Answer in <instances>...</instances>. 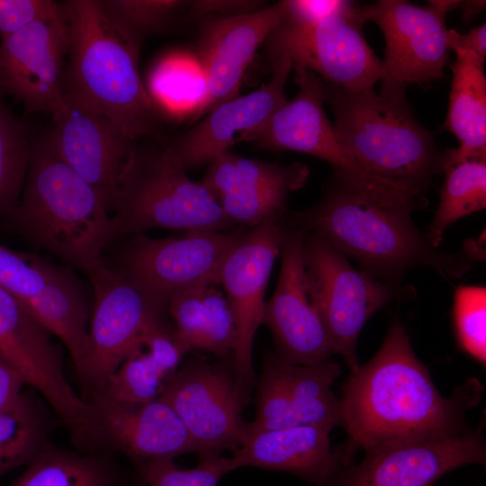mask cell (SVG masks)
<instances>
[{"mask_svg": "<svg viewBox=\"0 0 486 486\" xmlns=\"http://www.w3.org/2000/svg\"><path fill=\"white\" fill-rule=\"evenodd\" d=\"M284 17L293 22L310 24L350 12L356 4L345 0H284Z\"/></svg>", "mask_w": 486, "mask_h": 486, "instance_id": "40", "label": "cell"}, {"mask_svg": "<svg viewBox=\"0 0 486 486\" xmlns=\"http://www.w3.org/2000/svg\"><path fill=\"white\" fill-rule=\"evenodd\" d=\"M45 424L26 398L0 411V476L29 463L45 446Z\"/></svg>", "mask_w": 486, "mask_h": 486, "instance_id": "35", "label": "cell"}, {"mask_svg": "<svg viewBox=\"0 0 486 486\" xmlns=\"http://www.w3.org/2000/svg\"><path fill=\"white\" fill-rule=\"evenodd\" d=\"M416 206V197L395 187L334 173L323 197L284 223L322 237L386 284L420 266L445 278L461 277L477 259L475 248L446 253L432 247L412 222Z\"/></svg>", "mask_w": 486, "mask_h": 486, "instance_id": "1", "label": "cell"}, {"mask_svg": "<svg viewBox=\"0 0 486 486\" xmlns=\"http://www.w3.org/2000/svg\"><path fill=\"white\" fill-rule=\"evenodd\" d=\"M105 444L126 454L138 467L195 453L184 425L160 397L139 406H124L92 394Z\"/></svg>", "mask_w": 486, "mask_h": 486, "instance_id": "24", "label": "cell"}, {"mask_svg": "<svg viewBox=\"0 0 486 486\" xmlns=\"http://www.w3.org/2000/svg\"><path fill=\"white\" fill-rule=\"evenodd\" d=\"M305 234L285 226L279 279L273 296L266 302L262 320V325L273 335L275 355L292 364H317L333 354L306 284L302 257Z\"/></svg>", "mask_w": 486, "mask_h": 486, "instance_id": "19", "label": "cell"}, {"mask_svg": "<svg viewBox=\"0 0 486 486\" xmlns=\"http://www.w3.org/2000/svg\"><path fill=\"white\" fill-rule=\"evenodd\" d=\"M310 176L309 167L302 163L284 166L246 158L226 151L209 162L202 184L218 202L222 196L240 189L302 188Z\"/></svg>", "mask_w": 486, "mask_h": 486, "instance_id": "29", "label": "cell"}, {"mask_svg": "<svg viewBox=\"0 0 486 486\" xmlns=\"http://www.w3.org/2000/svg\"><path fill=\"white\" fill-rule=\"evenodd\" d=\"M459 8L463 10V20L468 22L476 14L484 10L485 1L483 0H469L462 1Z\"/></svg>", "mask_w": 486, "mask_h": 486, "instance_id": "44", "label": "cell"}, {"mask_svg": "<svg viewBox=\"0 0 486 486\" xmlns=\"http://www.w3.org/2000/svg\"><path fill=\"white\" fill-rule=\"evenodd\" d=\"M194 468L182 469L173 460H160L139 468L145 486H217L219 481L234 469L230 457L220 454L199 456Z\"/></svg>", "mask_w": 486, "mask_h": 486, "instance_id": "38", "label": "cell"}, {"mask_svg": "<svg viewBox=\"0 0 486 486\" xmlns=\"http://www.w3.org/2000/svg\"><path fill=\"white\" fill-rule=\"evenodd\" d=\"M292 68L298 94L278 109L250 141L260 148L292 150L320 158L343 176L389 184L364 170L340 144L323 108L322 78L305 68Z\"/></svg>", "mask_w": 486, "mask_h": 486, "instance_id": "21", "label": "cell"}, {"mask_svg": "<svg viewBox=\"0 0 486 486\" xmlns=\"http://www.w3.org/2000/svg\"><path fill=\"white\" fill-rule=\"evenodd\" d=\"M166 382L140 344L91 394L120 405L139 406L158 399Z\"/></svg>", "mask_w": 486, "mask_h": 486, "instance_id": "34", "label": "cell"}, {"mask_svg": "<svg viewBox=\"0 0 486 486\" xmlns=\"http://www.w3.org/2000/svg\"><path fill=\"white\" fill-rule=\"evenodd\" d=\"M24 383L21 374L0 356V411L15 407L24 399L21 392Z\"/></svg>", "mask_w": 486, "mask_h": 486, "instance_id": "42", "label": "cell"}, {"mask_svg": "<svg viewBox=\"0 0 486 486\" xmlns=\"http://www.w3.org/2000/svg\"><path fill=\"white\" fill-rule=\"evenodd\" d=\"M68 29L62 16L33 22L0 41V92L26 112L52 116L64 105Z\"/></svg>", "mask_w": 486, "mask_h": 486, "instance_id": "17", "label": "cell"}, {"mask_svg": "<svg viewBox=\"0 0 486 486\" xmlns=\"http://www.w3.org/2000/svg\"><path fill=\"white\" fill-rule=\"evenodd\" d=\"M271 65L273 75L266 84L213 108L204 119L163 148L166 157L186 171L209 163L238 141H250L288 102L284 86L292 62L287 58H278Z\"/></svg>", "mask_w": 486, "mask_h": 486, "instance_id": "18", "label": "cell"}, {"mask_svg": "<svg viewBox=\"0 0 486 486\" xmlns=\"http://www.w3.org/2000/svg\"><path fill=\"white\" fill-rule=\"evenodd\" d=\"M46 140L56 154L98 194L112 214L127 159L137 142L110 120L64 96Z\"/></svg>", "mask_w": 486, "mask_h": 486, "instance_id": "20", "label": "cell"}, {"mask_svg": "<svg viewBox=\"0 0 486 486\" xmlns=\"http://www.w3.org/2000/svg\"><path fill=\"white\" fill-rule=\"evenodd\" d=\"M248 231L244 227L198 230L165 238L136 234L122 244L114 264L108 265L166 307L178 293L220 285L226 257Z\"/></svg>", "mask_w": 486, "mask_h": 486, "instance_id": "7", "label": "cell"}, {"mask_svg": "<svg viewBox=\"0 0 486 486\" xmlns=\"http://www.w3.org/2000/svg\"><path fill=\"white\" fill-rule=\"evenodd\" d=\"M86 275L94 305L78 376L92 393L140 346L149 330L169 318L164 304L103 259Z\"/></svg>", "mask_w": 486, "mask_h": 486, "instance_id": "10", "label": "cell"}, {"mask_svg": "<svg viewBox=\"0 0 486 486\" xmlns=\"http://www.w3.org/2000/svg\"><path fill=\"white\" fill-rule=\"evenodd\" d=\"M444 172L439 202L425 235L434 248H439L451 224L486 207V161H464Z\"/></svg>", "mask_w": 486, "mask_h": 486, "instance_id": "31", "label": "cell"}, {"mask_svg": "<svg viewBox=\"0 0 486 486\" xmlns=\"http://www.w3.org/2000/svg\"><path fill=\"white\" fill-rule=\"evenodd\" d=\"M262 1L194 0L188 1L190 16L199 19L224 18L250 14L263 9Z\"/></svg>", "mask_w": 486, "mask_h": 486, "instance_id": "41", "label": "cell"}, {"mask_svg": "<svg viewBox=\"0 0 486 486\" xmlns=\"http://www.w3.org/2000/svg\"><path fill=\"white\" fill-rule=\"evenodd\" d=\"M332 486H434L461 466L485 464L486 445L481 424L475 430L393 440L364 450Z\"/></svg>", "mask_w": 486, "mask_h": 486, "instance_id": "16", "label": "cell"}, {"mask_svg": "<svg viewBox=\"0 0 486 486\" xmlns=\"http://www.w3.org/2000/svg\"><path fill=\"white\" fill-rule=\"evenodd\" d=\"M113 241L153 229L237 228L202 182L171 162L163 148L136 143L123 167L112 210Z\"/></svg>", "mask_w": 486, "mask_h": 486, "instance_id": "6", "label": "cell"}, {"mask_svg": "<svg viewBox=\"0 0 486 486\" xmlns=\"http://www.w3.org/2000/svg\"><path fill=\"white\" fill-rule=\"evenodd\" d=\"M449 105L442 129L459 146L445 151L443 172L467 160L486 161V76L484 59L469 50H455Z\"/></svg>", "mask_w": 486, "mask_h": 486, "instance_id": "25", "label": "cell"}, {"mask_svg": "<svg viewBox=\"0 0 486 486\" xmlns=\"http://www.w3.org/2000/svg\"><path fill=\"white\" fill-rule=\"evenodd\" d=\"M63 14V4L50 0H0V36Z\"/></svg>", "mask_w": 486, "mask_h": 486, "instance_id": "39", "label": "cell"}, {"mask_svg": "<svg viewBox=\"0 0 486 486\" xmlns=\"http://www.w3.org/2000/svg\"><path fill=\"white\" fill-rule=\"evenodd\" d=\"M0 92V220H6L21 198L33 148L25 124L4 103Z\"/></svg>", "mask_w": 486, "mask_h": 486, "instance_id": "32", "label": "cell"}, {"mask_svg": "<svg viewBox=\"0 0 486 486\" xmlns=\"http://www.w3.org/2000/svg\"><path fill=\"white\" fill-rule=\"evenodd\" d=\"M447 45L449 50H469L481 58L486 57V25L481 24L472 29L466 34H461L455 30H447Z\"/></svg>", "mask_w": 486, "mask_h": 486, "instance_id": "43", "label": "cell"}, {"mask_svg": "<svg viewBox=\"0 0 486 486\" xmlns=\"http://www.w3.org/2000/svg\"><path fill=\"white\" fill-rule=\"evenodd\" d=\"M453 324L459 348L485 367L486 288L462 284L454 289Z\"/></svg>", "mask_w": 486, "mask_h": 486, "instance_id": "37", "label": "cell"}, {"mask_svg": "<svg viewBox=\"0 0 486 486\" xmlns=\"http://www.w3.org/2000/svg\"><path fill=\"white\" fill-rule=\"evenodd\" d=\"M302 257L310 298L333 354L341 355L353 374L360 367L356 356L359 334L370 317L390 302L394 291L390 284L355 268L317 234H305Z\"/></svg>", "mask_w": 486, "mask_h": 486, "instance_id": "8", "label": "cell"}, {"mask_svg": "<svg viewBox=\"0 0 486 486\" xmlns=\"http://www.w3.org/2000/svg\"><path fill=\"white\" fill-rule=\"evenodd\" d=\"M477 382L444 397L416 356L402 323L396 320L377 353L346 381L340 398L346 450L409 437L462 431L464 410L479 397Z\"/></svg>", "mask_w": 486, "mask_h": 486, "instance_id": "2", "label": "cell"}, {"mask_svg": "<svg viewBox=\"0 0 486 486\" xmlns=\"http://www.w3.org/2000/svg\"><path fill=\"white\" fill-rule=\"evenodd\" d=\"M461 3L432 0L421 7L404 0H379L362 5L365 20L374 22L385 40L380 92L405 95L410 85L445 77L450 50L446 17Z\"/></svg>", "mask_w": 486, "mask_h": 486, "instance_id": "12", "label": "cell"}, {"mask_svg": "<svg viewBox=\"0 0 486 486\" xmlns=\"http://www.w3.org/2000/svg\"><path fill=\"white\" fill-rule=\"evenodd\" d=\"M363 6L310 24L284 16L266 42L270 61L289 58L319 74L322 80L347 90L374 88L383 77L382 62L365 40Z\"/></svg>", "mask_w": 486, "mask_h": 486, "instance_id": "9", "label": "cell"}, {"mask_svg": "<svg viewBox=\"0 0 486 486\" xmlns=\"http://www.w3.org/2000/svg\"><path fill=\"white\" fill-rule=\"evenodd\" d=\"M0 285L66 346L77 374L87 349L89 300L71 266L0 244Z\"/></svg>", "mask_w": 486, "mask_h": 486, "instance_id": "13", "label": "cell"}, {"mask_svg": "<svg viewBox=\"0 0 486 486\" xmlns=\"http://www.w3.org/2000/svg\"><path fill=\"white\" fill-rule=\"evenodd\" d=\"M330 432L317 426L246 432L230 459L234 469L284 471L315 486H332L338 475L352 464L353 455L344 447L332 450Z\"/></svg>", "mask_w": 486, "mask_h": 486, "instance_id": "23", "label": "cell"}, {"mask_svg": "<svg viewBox=\"0 0 486 486\" xmlns=\"http://www.w3.org/2000/svg\"><path fill=\"white\" fill-rule=\"evenodd\" d=\"M102 11L123 36L141 46L148 36L168 30L188 6L180 0H105Z\"/></svg>", "mask_w": 486, "mask_h": 486, "instance_id": "33", "label": "cell"}, {"mask_svg": "<svg viewBox=\"0 0 486 486\" xmlns=\"http://www.w3.org/2000/svg\"><path fill=\"white\" fill-rule=\"evenodd\" d=\"M147 90L166 114L197 119L204 114L208 84L197 56L176 51L163 57L151 69Z\"/></svg>", "mask_w": 486, "mask_h": 486, "instance_id": "27", "label": "cell"}, {"mask_svg": "<svg viewBox=\"0 0 486 486\" xmlns=\"http://www.w3.org/2000/svg\"><path fill=\"white\" fill-rule=\"evenodd\" d=\"M285 3L247 14L202 21L198 58L208 84L205 113L237 97L242 77L257 48L285 14Z\"/></svg>", "mask_w": 486, "mask_h": 486, "instance_id": "22", "label": "cell"}, {"mask_svg": "<svg viewBox=\"0 0 486 486\" xmlns=\"http://www.w3.org/2000/svg\"><path fill=\"white\" fill-rule=\"evenodd\" d=\"M177 414L199 456L236 450L245 436L243 404L235 387L233 357L210 364L187 360L159 396Z\"/></svg>", "mask_w": 486, "mask_h": 486, "instance_id": "14", "label": "cell"}, {"mask_svg": "<svg viewBox=\"0 0 486 486\" xmlns=\"http://www.w3.org/2000/svg\"><path fill=\"white\" fill-rule=\"evenodd\" d=\"M323 92L340 144L368 174L417 197L443 172L445 155L405 95L347 90L325 81Z\"/></svg>", "mask_w": 486, "mask_h": 486, "instance_id": "4", "label": "cell"}, {"mask_svg": "<svg viewBox=\"0 0 486 486\" xmlns=\"http://www.w3.org/2000/svg\"><path fill=\"white\" fill-rule=\"evenodd\" d=\"M29 310L0 285V356L36 388L66 425L75 443L86 446L100 436V423L92 402L68 383L58 348Z\"/></svg>", "mask_w": 486, "mask_h": 486, "instance_id": "11", "label": "cell"}, {"mask_svg": "<svg viewBox=\"0 0 486 486\" xmlns=\"http://www.w3.org/2000/svg\"><path fill=\"white\" fill-rule=\"evenodd\" d=\"M6 221L32 246L86 274L113 241L102 199L46 139L33 144L20 201Z\"/></svg>", "mask_w": 486, "mask_h": 486, "instance_id": "5", "label": "cell"}, {"mask_svg": "<svg viewBox=\"0 0 486 486\" xmlns=\"http://www.w3.org/2000/svg\"><path fill=\"white\" fill-rule=\"evenodd\" d=\"M284 233V220L250 229L230 252L220 274V284L236 322L234 381L243 405L256 384L252 362L254 338L262 325L265 292Z\"/></svg>", "mask_w": 486, "mask_h": 486, "instance_id": "15", "label": "cell"}, {"mask_svg": "<svg viewBox=\"0 0 486 486\" xmlns=\"http://www.w3.org/2000/svg\"><path fill=\"white\" fill-rule=\"evenodd\" d=\"M166 312L187 352L203 350L219 358L232 355L236 322L224 292L217 285L200 286L173 296Z\"/></svg>", "mask_w": 486, "mask_h": 486, "instance_id": "26", "label": "cell"}, {"mask_svg": "<svg viewBox=\"0 0 486 486\" xmlns=\"http://www.w3.org/2000/svg\"><path fill=\"white\" fill-rule=\"evenodd\" d=\"M256 418L246 425V432L276 430L292 427L291 401L284 361L267 354L257 384Z\"/></svg>", "mask_w": 486, "mask_h": 486, "instance_id": "36", "label": "cell"}, {"mask_svg": "<svg viewBox=\"0 0 486 486\" xmlns=\"http://www.w3.org/2000/svg\"><path fill=\"white\" fill-rule=\"evenodd\" d=\"M291 401L292 427L317 426L332 430L342 426L340 398L331 390L340 365L329 359L313 364L284 362Z\"/></svg>", "mask_w": 486, "mask_h": 486, "instance_id": "28", "label": "cell"}, {"mask_svg": "<svg viewBox=\"0 0 486 486\" xmlns=\"http://www.w3.org/2000/svg\"><path fill=\"white\" fill-rule=\"evenodd\" d=\"M11 486H125L104 459L44 446Z\"/></svg>", "mask_w": 486, "mask_h": 486, "instance_id": "30", "label": "cell"}, {"mask_svg": "<svg viewBox=\"0 0 486 486\" xmlns=\"http://www.w3.org/2000/svg\"><path fill=\"white\" fill-rule=\"evenodd\" d=\"M62 4L68 29L64 96L104 116L132 141L153 132L164 112L141 80L140 47L112 25L100 1Z\"/></svg>", "mask_w": 486, "mask_h": 486, "instance_id": "3", "label": "cell"}]
</instances>
